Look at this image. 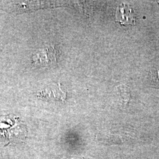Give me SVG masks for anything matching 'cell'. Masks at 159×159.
<instances>
[{"instance_id": "1", "label": "cell", "mask_w": 159, "mask_h": 159, "mask_svg": "<svg viewBox=\"0 0 159 159\" xmlns=\"http://www.w3.org/2000/svg\"><path fill=\"white\" fill-rule=\"evenodd\" d=\"M0 134L8 140V143L16 140L23 142L27 131L19 118L8 116L0 119Z\"/></svg>"}, {"instance_id": "2", "label": "cell", "mask_w": 159, "mask_h": 159, "mask_svg": "<svg viewBox=\"0 0 159 159\" xmlns=\"http://www.w3.org/2000/svg\"><path fill=\"white\" fill-rule=\"evenodd\" d=\"M59 52L54 46H47L35 51L33 55V62L38 65L47 66L57 61Z\"/></svg>"}, {"instance_id": "3", "label": "cell", "mask_w": 159, "mask_h": 159, "mask_svg": "<svg viewBox=\"0 0 159 159\" xmlns=\"http://www.w3.org/2000/svg\"><path fill=\"white\" fill-rule=\"evenodd\" d=\"M116 19L122 25H133L135 23V14L133 9L127 4H120L116 11Z\"/></svg>"}, {"instance_id": "4", "label": "cell", "mask_w": 159, "mask_h": 159, "mask_svg": "<svg viewBox=\"0 0 159 159\" xmlns=\"http://www.w3.org/2000/svg\"><path fill=\"white\" fill-rule=\"evenodd\" d=\"M38 96L51 100H64L66 98V93L63 91L59 84L48 85L44 88L38 93Z\"/></svg>"}]
</instances>
